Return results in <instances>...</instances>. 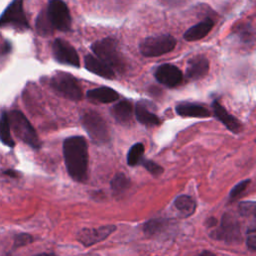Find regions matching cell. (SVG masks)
Instances as JSON below:
<instances>
[{"mask_svg":"<svg viewBox=\"0 0 256 256\" xmlns=\"http://www.w3.org/2000/svg\"><path fill=\"white\" fill-rule=\"evenodd\" d=\"M35 26H36L38 34L41 36H48V35L52 34V32L54 30L48 20L46 11H44V10L39 13V15L36 19V22H35Z\"/></svg>","mask_w":256,"mask_h":256,"instance_id":"obj_25","label":"cell"},{"mask_svg":"<svg viewBox=\"0 0 256 256\" xmlns=\"http://www.w3.org/2000/svg\"><path fill=\"white\" fill-rule=\"evenodd\" d=\"M211 237L227 243H238L241 241V230L239 222L228 213L222 216L220 227L211 233Z\"/></svg>","mask_w":256,"mask_h":256,"instance_id":"obj_9","label":"cell"},{"mask_svg":"<svg viewBox=\"0 0 256 256\" xmlns=\"http://www.w3.org/2000/svg\"><path fill=\"white\" fill-rule=\"evenodd\" d=\"M176 43V39L169 34L149 36L140 42L139 51L144 57H158L171 52Z\"/></svg>","mask_w":256,"mask_h":256,"instance_id":"obj_5","label":"cell"},{"mask_svg":"<svg viewBox=\"0 0 256 256\" xmlns=\"http://www.w3.org/2000/svg\"><path fill=\"white\" fill-rule=\"evenodd\" d=\"M176 112L178 115L183 117H196V118H207L211 115L210 111L197 103L191 102H182L179 103L176 108Z\"/></svg>","mask_w":256,"mask_h":256,"instance_id":"obj_17","label":"cell"},{"mask_svg":"<svg viewBox=\"0 0 256 256\" xmlns=\"http://www.w3.org/2000/svg\"><path fill=\"white\" fill-rule=\"evenodd\" d=\"M84 66L88 71L102 78L109 79V80L115 78V71L111 67H109L106 63H104L102 60H100L99 58H97L92 54L85 55Z\"/></svg>","mask_w":256,"mask_h":256,"instance_id":"obj_14","label":"cell"},{"mask_svg":"<svg viewBox=\"0 0 256 256\" xmlns=\"http://www.w3.org/2000/svg\"><path fill=\"white\" fill-rule=\"evenodd\" d=\"M214 20L211 18H206L203 21H200L194 26H191L189 29L185 31L183 34V38L186 41H198L202 38H204L206 35L209 34V32L214 27Z\"/></svg>","mask_w":256,"mask_h":256,"instance_id":"obj_16","label":"cell"},{"mask_svg":"<svg viewBox=\"0 0 256 256\" xmlns=\"http://www.w3.org/2000/svg\"><path fill=\"white\" fill-rule=\"evenodd\" d=\"M135 116L138 122L146 126H158L160 124V119L156 114L148 109L146 102L139 101L135 106Z\"/></svg>","mask_w":256,"mask_h":256,"instance_id":"obj_19","label":"cell"},{"mask_svg":"<svg viewBox=\"0 0 256 256\" xmlns=\"http://www.w3.org/2000/svg\"><path fill=\"white\" fill-rule=\"evenodd\" d=\"M174 206L182 214V216L188 217L194 213L196 209V202L190 196L180 195L175 199Z\"/></svg>","mask_w":256,"mask_h":256,"instance_id":"obj_22","label":"cell"},{"mask_svg":"<svg viewBox=\"0 0 256 256\" xmlns=\"http://www.w3.org/2000/svg\"><path fill=\"white\" fill-rule=\"evenodd\" d=\"M240 215L244 217L254 216L255 215V202L254 201H244L241 202L238 206Z\"/></svg>","mask_w":256,"mask_h":256,"instance_id":"obj_28","label":"cell"},{"mask_svg":"<svg viewBox=\"0 0 256 256\" xmlns=\"http://www.w3.org/2000/svg\"><path fill=\"white\" fill-rule=\"evenodd\" d=\"M247 247L251 251L256 250V228L255 226H252L247 231Z\"/></svg>","mask_w":256,"mask_h":256,"instance_id":"obj_32","label":"cell"},{"mask_svg":"<svg viewBox=\"0 0 256 256\" xmlns=\"http://www.w3.org/2000/svg\"><path fill=\"white\" fill-rule=\"evenodd\" d=\"M115 230L116 226L114 225H104L98 228H84L78 232L77 239L85 247H88L103 241Z\"/></svg>","mask_w":256,"mask_h":256,"instance_id":"obj_12","label":"cell"},{"mask_svg":"<svg viewBox=\"0 0 256 256\" xmlns=\"http://www.w3.org/2000/svg\"><path fill=\"white\" fill-rule=\"evenodd\" d=\"M35 256H56V255L53 254V253H39V254H37Z\"/></svg>","mask_w":256,"mask_h":256,"instance_id":"obj_36","label":"cell"},{"mask_svg":"<svg viewBox=\"0 0 256 256\" xmlns=\"http://www.w3.org/2000/svg\"><path fill=\"white\" fill-rule=\"evenodd\" d=\"M33 237L32 235L28 234V233H20L17 234L14 237V242H13V248H19V247H23L25 245H28L30 243L33 242Z\"/></svg>","mask_w":256,"mask_h":256,"instance_id":"obj_29","label":"cell"},{"mask_svg":"<svg viewBox=\"0 0 256 256\" xmlns=\"http://www.w3.org/2000/svg\"><path fill=\"white\" fill-rule=\"evenodd\" d=\"M82 125L93 142L105 144L110 140V134L105 120L95 111H88L82 117Z\"/></svg>","mask_w":256,"mask_h":256,"instance_id":"obj_6","label":"cell"},{"mask_svg":"<svg viewBox=\"0 0 256 256\" xmlns=\"http://www.w3.org/2000/svg\"><path fill=\"white\" fill-rule=\"evenodd\" d=\"M111 189L115 194H121L130 187L129 178L123 173H117L111 180Z\"/></svg>","mask_w":256,"mask_h":256,"instance_id":"obj_24","label":"cell"},{"mask_svg":"<svg viewBox=\"0 0 256 256\" xmlns=\"http://www.w3.org/2000/svg\"><path fill=\"white\" fill-rule=\"evenodd\" d=\"M154 77L160 84L168 88L176 87L183 81L182 71L177 66L170 63L159 65L154 72Z\"/></svg>","mask_w":256,"mask_h":256,"instance_id":"obj_11","label":"cell"},{"mask_svg":"<svg viewBox=\"0 0 256 256\" xmlns=\"http://www.w3.org/2000/svg\"><path fill=\"white\" fill-rule=\"evenodd\" d=\"M86 95L90 100L99 103H112L119 98V94L114 89L107 86L88 90Z\"/></svg>","mask_w":256,"mask_h":256,"instance_id":"obj_18","label":"cell"},{"mask_svg":"<svg viewBox=\"0 0 256 256\" xmlns=\"http://www.w3.org/2000/svg\"><path fill=\"white\" fill-rule=\"evenodd\" d=\"M143 164V166L146 168V170L148 172H150L153 176H159L160 174L163 173V168L158 165L157 163H155L154 161L151 160H144L141 162Z\"/></svg>","mask_w":256,"mask_h":256,"instance_id":"obj_31","label":"cell"},{"mask_svg":"<svg viewBox=\"0 0 256 256\" xmlns=\"http://www.w3.org/2000/svg\"><path fill=\"white\" fill-rule=\"evenodd\" d=\"M8 118L10 127L21 141L34 149L40 148L41 142L35 129L21 111L12 110L8 113Z\"/></svg>","mask_w":256,"mask_h":256,"instance_id":"obj_3","label":"cell"},{"mask_svg":"<svg viewBox=\"0 0 256 256\" xmlns=\"http://www.w3.org/2000/svg\"><path fill=\"white\" fill-rule=\"evenodd\" d=\"M111 113L118 123L128 124L132 119V104L128 100H121L112 107Z\"/></svg>","mask_w":256,"mask_h":256,"instance_id":"obj_20","label":"cell"},{"mask_svg":"<svg viewBox=\"0 0 256 256\" xmlns=\"http://www.w3.org/2000/svg\"><path fill=\"white\" fill-rule=\"evenodd\" d=\"M92 52L97 58L106 63L109 67L116 71H124L125 60L119 51L118 41L114 37H106L95 41L91 45Z\"/></svg>","mask_w":256,"mask_h":256,"instance_id":"obj_2","label":"cell"},{"mask_svg":"<svg viewBox=\"0 0 256 256\" xmlns=\"http://www.w3.org/2000/svg\"><path fill=\"white\" fill-rule=\"evenodd\" d=\"M88 256H99L98 254H91V255H88Z\"/></svg>","mask_w":256,"mask_h":256,"instance_id":"obj_38","label":"cell"},{"mask_svg":"<svg viewBox=\"0 0 256 256\" xmlns=\"http://www.w3.org/2000/svg\"><path fill=\"white\" fill-rule=\"evenodd\" d=\"M216 224H217V219L214 217H210L206 221V225L208 227H214V226H216Z\"/></svg>","mask_w":256,"mask_h":256,"instance_id":"obj_34","label":"cell"},{"mask_svg":"<svg viewBox=\"0 0 256 256\" xmlns=\"http://www.w3.org/2000/svg\"><path fill=\"white\" fill-rule=\"evenodd\" d=\"M250 184V180L249 179H246V180H243L241 182H239L238 184H236L232 190L230 191V194H229V197L231 200H234L236 199L237 197L240 196V194H242L248 187V185Z\"/></svg>","mask_w":256,"mask_h":256,"instance_id":"obj_30","label":"cell"},{"mask_svg":"<svg viewBox=\"0 0 256 256\" xmlns=\"http://www.w3.org/2000/svg\"><path fill=\"white\" fill-rule=\"evenodd\" d=\"M212 108H213V112H214L215 117L220 122H222L228 130H230L233 133L241 132V130H242L241 122L236 117L229 114L227 112V110L217 100L213 101Z\"/></svg>","mask_w":256,"mask_h":256,"instance_id":"obj_15","label":"cell"},{"mask_svg":"<svg viewBox=\"0 0 256 256\" xmlns=\"http://www.w3.org/2000/svg\"><path fill=\"white\" fill-rule=\"evenodd\" d=\"M238 39H240L241 42L245 44H253L254 42V29L253 27L248 23L245 25L239 26L238 30L235 32Z\"/></svg>","mask_w":256,"mask_h":256,"instance_id":"obj_27","label":"cell"},{"mask_svg":"<svg viewBox=\"0 0 256 256\" xmlns=\"http://www.w3.org/2000/svg\"><path fill=\"white\" fill-rule=\"evenodd\" d=\"M2 256H11V254H10V253H5V254L2 255Z\"/></svg>","mask_w":256,"mask_h":256,"instance_id":"obj_37","label":"cell"},{"mask_svg":"<svg viewBox=\"0 0 256 256\" xmlns=\"http://www.w3.org/2000/svg\"><path fill=\"white\" fill-rule=\"evenodd\" d=\"M0 141L9 148H13L15 146V142L11 135L8 113L6 111H3L0 115Z\"/></svg>","mask_w":256,"mask_h":256,"instance_id":"obj_21","label":"cell"},{"mask_svg":"<svg viewBox=\"0 0 256 256\" xmlns=\"http://www.w3.org/2000/svg\"><path fill=\"white\" fill-rule=\"evenodd\" d=\"M52 53L54 59L64 65H69L78 68L80 66V59L75 48L66 40L57 38L52 44Z\"/></svg>","mask_w":256,"mask_h":256,"instance_id":"obj_10","label":"cell"},{"mask_svg":"<svg viewBox=\"0 0 256 256\" xmlns=\"http://www.w3.org/2000/svg\"><path fill=\"white\" fill-rule=\"evenodd\" d=\"M63 156L70 177L77 182H85L88 171V147L85 138H66L63 142Z\"/></svg>","mask_w":256,"mask_h":256,"instance_id":"obj_1","label":"cell"},{"mask_svg":"<svg viewBox=\"0 0 256 256\" xmlns=\"http://www.w3.org/2000/svg\"><path fill=\"white\" fill-rule=\"evenodd\" d=\"M198 256H216V255L210 251H203Z\"/></svg>","mask_w":256,"mask_h":256,"instance_id":"obj_35","label":"cell"},{"mask_svg":"<svg viewBox=\"0 0 256 256\" xmlns=\"http://www.w3.org/2000/svg\"><path fill=\"white\" fill-rule=\"evenodd\" d=\"M209 61L202 55H196L187 62L185 76L189 80H199L209 72Z\"/></svg>","mask_w":256,"mask_h":256,"instance_id":"obj_13","label":"cell"},{"mask_svg":"<svg viewBox=\"0 0 256 256\" xmlns=\"http://www.w3.org/2000/svg\"><path fill=\"white\" fill-rule=\"evenodd\" d=\"M12 26L16 29H29V22L24 12L23 0H12L0 15V27Z\"/></svg>","mask_w":256,"mask_h":256,"instance_id":"obj_8","label":"cell"},{"mask_svg":"<svg viewBox=\"0 0 256 256\" xmlns=\"http://www.w3.org/2000/svg\"><path fill=\"white\" fill-rule=\"evenodd\" d=\"M50 86L60 96L72 100L79 101L82 99V90L74 76L67 72L57 71L50 79Z\"/></svg>","mask_w":256,"mask_h":256,"instance_id":"obj_4","label":"cell"},{"mask_svg":"<svg viewBox=\"0 0 256 256\" xmlns=\"http://www.w3.org/2000/svg\"><path fill=\"white\" fill-rule=\"evenodd\" d=\"M167 227V221L165 219H151L147 221L143 226V231L146 235H156L161 233Z\"/></svg>","mask_w":256,"mask_h":256,"instance_id":"obj_26","label":"cell"},{"mask_svg":"<svg viewBox=\"0 0 256 256\" xmlns=\"http://www.w3.org/2000/svg\"><path fill=\"white\" fill-rule=\"evenodd\" d=\"M143 154H144V145L140 142L135 143L128 151L127 154V164L129 166H136L140 164L143 160Z\"/></svg>","mask_w":256,"mask_h":256,"instance_id":"obj_23","label":"cell"},{"mask_svg":"<svg viewBox=\"0 0 256 256\" xmlns=\"http://www.w3.org/2000/svg\"><path fill=\"white\" fill-rule=\"evenodd\" d=\"M3 174L8 175V176H10V177H14V178H17V177H19V176H20V174H19V172H18V171L11 170V169H9V170H5V171L3 172Z\"/></svg>","mask_w":256,"mask_h":256,"instance_id":"obj_33","label":"cell"},{"mask_svg":"<svg viewBox=\"0 0 256 256\" xmlns=\"http://www.w3.org/2000/svg\"><path fill=\"white\" fill-rule=\"evenodd\" d=\"M46 15L53 29L68 32L71 30V15L63 0H49Z\"/></svg>","mask_w":256,"mask_h":256,"instance_id":"obj_7","label":"cell"}]
</instances>
